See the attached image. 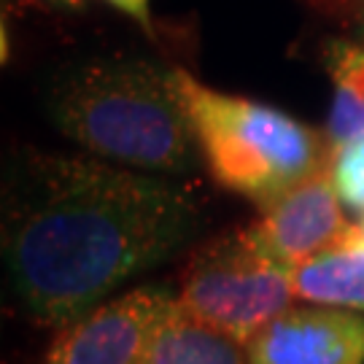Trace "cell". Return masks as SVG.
Returning a JSON list of instances; mask_svg holds the SVG:
<instances>
[{
    "instance_id": "cell-1",
    "label": "cell",
    "mask_w": 364,
    "mask_h": 364,
    "mask_svg": "<svg viewBox=\"0 0 364 364\" xmlns=\"http://www.w3.org/2000/svg\"><path fill=\"white\" fill-rule=\"evenodd\" d=\"M197 203L181 186L100 156L25 151L3 197V257L14 297L63 329L127 278L192 237Z\"/></svg>"
},
{
    "instance_id": "cell-2",
    "label": "cell",
    "mask_w": 364,
    "mask_h": 364,
    "mask_svg": "<svg viewBox=\"0 0 364 364\" xmlns=\"http://www.w3.org/2000/svg\"><path fill=\"white\" fill-rule=\"evenodd\" d=\"M52 119L87 154L144 173H186L200 151L170 70L146 60L111 57L68 70L52 90Z\"/></svg>"
},
{
    "instance_id": "cell-3",
    "label": "cell",
    "mask_w": 364,
    "mask_h": 364,
    "mask_svg": "<svg viewBox=\"0 0 364 364\" xmlns=\"http://www.w3.org/2000/svg\"><path fill=\"white\" fill-rule=\"evenodd\" d=\"M170 81L213 181L257 208L329 162L326 135L287 111L213 90L181 68L170 70Z\"/></svg>"
},
{
    "instance_id": "cell-4",
    "label": "cell",
    "mask_w": 364,
    "mask_h": 364,
    "mask_svg": "<svg viewBox=\"0 0 364 364\" xmlns=\"http://www.w3.org/2000/svg\"><path fill=\"white\" fill-rule=\"evenodd\" d=\"M291 299V270L273 259L251 230L219 235L197 248L186 262L178 294L192 316L243 346Z\"/></svg>"
},
{
    "instance_id": "cell-5",
    "label": "cell",
    "mask_w": 364,
    "mask_h": 364,
    "mask_svg": "<svg viewBox=\"0 0 364 364\" xmlns=\"http://www.w3.org/2000/svg\"><path fill=\"white\" fill-rule=\"evenodd\" d=\"M170 299L159 289H132L105 299L57 332L43 364H146L154 326Z\"/></svg>"
},
{
    "instance_id": "cell-6",
    "label": "cell",
    "mask_w": 364,
    "mask_h": 364,
    "mask_svg": "<svg viewBox=\"0 0 364 364\" xmlns=\"http://www.w3.org/2000/svg\"><path fill=\"white\" fill-rule=\"evenodd\" d=\"M340 205L343 203L326 162L324 168L262 205L259 219L248 230L273 259L287 270H294L299 262L316 257L348 230Z\"/></svg>"
},
{
    "instance_id": "cell-7",
    "label": "cell",
    "mask_w": 364,
    "mask_h": 364,
    "mask_svg": "<svg viewBox=\"0 0 364 364\" xmlns=\"http://www.w3.org/2000/svg\"><path fill=\"white\" fill-rule=\"evenodd\" d=\"M248 364H364V316L326 305L287 308L246 346Z\"/></svg>"
},
{
    "instance_id": "cell-8",
    "label": "cell",
    "mask_w": 364,
    "mask_h": 364,
    "mask_svg": "<svg viewBox=\"0 0 364 364\" xmlns=\"http://www.w3.org/2000/svg\"><path fill=\"white\" fill-rule=\"evenodd\" d=\"M294 297L311 305L364 313V232L348 224L332 246L291 270Z\"/></svg>"
},
{
    "instance_id": "cell-9",
    "label": "cell",
    "mask_w": 364,
    "mask_h": 364,
    "mask_svg": "<svg viewBox=\"0 0 364 364\" xmlns=\"http://www.w3.org/2000/svg\"><path fill=\"white\" fill-rule=\"evenodd\" d=\"M146 364H248L246 346L224 335L170 299L156 321Z\"/></svg>"
},
{
    "instance_id": "cell-10",
    "label": "cell",
    "mask_w": 364,
    "mask_h": 364,
    "mask_svg": "<svg viewBox=\"0 0 364 364\" xmlns=\"http://www.w3.org/2000/svg\"><path fill=\"white\" fill-rule=\"evenodd\" d=\"M324 68L332 81V105L326 119L329 146L364 138V38L329 41L324 46Z\"/></svg>"
},
{
    "instance_id": "cell-11",
    "label": "cell",
    "mask_w": 364,
    "mask_h": 364,
    "mask_svg": "<svg viewBox=\"0 0 364 364\" xmlns=\"http://www.w3.org/2000/svg\"><path fill=\"white\" fill-rule=\"evenodd\" d=\"M329 173L340 203L353 213H364V138L332 146Z\"/></svg>"
},
{
    "instance_id": "cell-12",
    "label": "cell",
    "mask_w": 364,
    "mask_h": 364,
    "mask_svg": "<svg viewBox=\"0 0 364 364\" xmlns=\"http://www.w3.org/2000/svg\"><path fill=\"white\" fill-rule=\"evenodd\" d=\"M311 11L338 22L346 30H353L356 38H364V0H299Z\"/></svg>"
},
{
    "instance_id": "cell-13",
    "label": "cell",
    "mask_w": 364,
    "mask_h": 364,
    "mask_svg": "<svg viewBox=\"0 0 364 364\" xmlns=\"http://www.w3.org/2000/svg\"><path fill=\"white\" fill-rule=\"evenodd\" d=\"M108 6H114L117 11L127 14L130 19L141 22L144 27H149L151 22V14H149V0H105Z\"/></svg>"
},
{
    "instance_id": "cell-14",
    "label": "cell",
    "mask_w": 364,
    "mask_h": 364,
    "mask_svg": "<svg viewBox=\"0 0 364 364\" xmlns=\"http://www.w3.org/2000/svg\"><path fill=\"white\" fill-rule=\"evenodd\" d=\"M30 3L46 6V9H52V11H65V14L84 11V6H87V0H30Z\"/></svg>"
},
{
    "instance_id": "cell-15",
    "label": "cell",
    "mask_w": 364,
    "mask_h": 364,
    "mask_svg": "<svg viewBox=\"0 0 364 364\" xmlns=\"http://www.w3.org/2000/svg\"><path fill=\"white\" fill-rule=\"evenodd\" d=\"M359 227H362V232H364V213H362V221H359Z\"/></svg>"
}]
</instances>
